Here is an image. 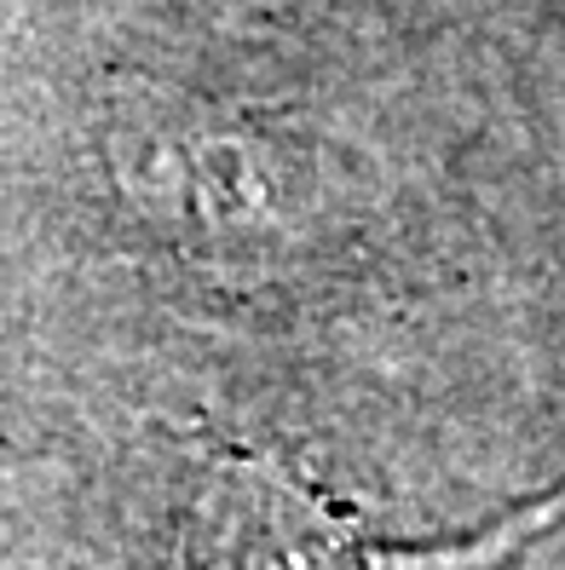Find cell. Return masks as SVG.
I'll return each mask as SVG.
<instances>
[{
    "mask_svg": "<svg viewBox=\"0 0 565 570\" xmlns=\"http://www.w3.org/2000/svg\"><path fill=\"white\" fill-rule=\"evenodd\" d=\"M179 570H352L312 495L260 461H220L179 535Z\"/></svg>",
    "mask_w": 565,
    "mask_h": 570,
    "instance_id": "obj_1",
    "label": "cell"
}]
</instances>
